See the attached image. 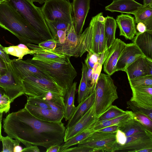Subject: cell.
Returning a JSON list of instances; mask_svg holds the SVG:
<instances>
[{
	"instance_id": "7c38bea8",
	"label": "cell",
	"mask_w": 152,
	"mask_h": 152,
	"mask_svg": "<svg viewBox=\"0 0 152 152\" xmlns=\"http://www.w3.org/2000/svg\"><path fill=\"white\" fill-rule=\"evenodd\" d=\"M90 0H73L72 3V20L77 34L82 33L90 8Z\"/></svg>"
},
{
	"instance_id": "e0dca14e",
	"label": "cell",
	"mask_w": 152,
	"mask_h": 152,
	"mask_svg": "<svg viewBox=\"0 0 152 152\" xmlns=\"http://www.w3.org/2000/svg\"><path fill=\"white\" fill-rule=\"evenodd\" d=\"M143 56L145 57L134 43L126 44L117 63L116 71H125L130 64L137 59Z\"/></svg>"
},
{
	"instance_id": "4dcf8cb0",
	"label": "cell",
	"mask_w": 152,
	"mask_h": 152,
	"mask_svg": "<svg viewBox=\"0 0 152 152\" xmlns=\"http://www.w3.org/2000/svg\"><path fill=\"white\" fill-rule=\"evenodd\" d=\"M33 55L32 59L43 61L58 60L65 58L66 56L64 54L58 53L54 50H37V52Z\"/></svg>"
},
{
	"instance_id": "44dd1931",
	"label": "cell",
	"mask_w": 152,
	"mask_h": 152,
	"mask_svg": "<svg viewBox=\"0 0 152 152\" xmlns=\"http://www.w3.org/2000/svg\"><path fill=\"white\" fill-rule=\"evenodd\" d=\"M143 6L134 0H113L105 9L106 10L112 12H116L133 15Z\"/></svg>"
},
{
	"instance_id": "db71d44e",
	"label": "cell",
	"mask_w": 152,
	"mask_h": 152,
	"mask_svg": "<svg viewBox=\"0 0 152 152\" xmlns=\"http://www.w3.org/2000/svg\"><path fill=\"white\" fill-rule=\"evenodd\" d=\"M108 49L104 50L100 54L98 60V63L101 65H102L108 53Z\"/></svg>"
},
{
	"instance_id": "ac0fdd59",
	"label": "cell",
	"mask_w": 152,
	"mask_h": 152,
	"mask_svg": "<svg viewBox=\"0 0 152 152\" xmlns=\"http://www.w3.org/2000/svg\"><path fill=\"white\" fill-rule=\"evenodd\" d=\"M132 96L129 100L133 104L152 109V87H130Z\"/></svg>"
},
{
	"instance_id": "94428289",
	"label": "cell",
	"mask_w": 152,
	"mask_h": 152,
	"mask_svg": "<svg viewBox=\"0 0 152 152\" xmlns=\"http://www.w3.org/2000/svg\"><path fill=\"white\" fill-rule=\"evenodd\" d=\"M139 152H152V148L144 149L140 150Z\"/></svg>"
},
{
	"instance_id": "8d00e7d4",
	"label": "cell",
	"mask_w": 152,
	"mask_h": 152,
	"mask_svg": "<svg viewBox=\"0 0 152 152\" xmlns=\"http://www.w3.org/2000/svg\"><path fill=\"white\" fill-rule=\"evenodd\" d=\"M128 80L130 87H152V75H147Z\"/></svg>"
},
{
	"instance_id": "11a10c76",
	"label": "cell",
	"mask_w": 152,
	"mask_h": 152,
	"mask_svg": "<svg viewBox=\"0 0 152 152\" xmlns=\"http://www.w3.org/2000/svg\"><path fill=\"white\" fill-rule=\"evenodd\" d=\"M97 20L100 23H104L105 20V18L103 15V13L100 12L97 15Z\"/></svg>"
},
{
	"instance_id": "ffe728a7",
	"label": "cell",
	"mask_w": 152,
	"mask_h": 152,
	"mask_svg": "<svg viewBox=\"0 0 152 152\" xmlns=\"http://www.w3.org/2000/svg\"><path fill=\"white\" fill-rule=\"evenodd\" d=\"M25 107L37 118L50 122L61 121L64 118V113H57L50 109L42 108L26 103Z\"/></svg>"
},
{
	"instance_id": "5b68a950",
	"label": "cell",
	"mask_w": 152,
	"mask_h": 152,
	"mask_svg": "<svg viewBox=\"0 0 152 152\" xmlns=\"http://www.w3.org/2000/svg\"><path fill=\"white\" fill-rule=\"evenodd\" d=\"M117 89L110 75L100 73L94 90L95 110L98 118L118 98Z\"/></svg>"
},
{
	"instance_id": "d6986e66",
	"label": "cell",
	"mask_w": 152,
	"mask_h": 152,
	"mask_svg": "<svg viewBox=\"0 0 152 152\" xmlns=\"http://www.w3.org/2000/svg\"><path fill=\"white\" fill-rule=\"evenodd\" d=\"M115 20L120 30V36L132 40L137 33L134 18L130 15L122 13L117 16Z\"/></svg>"
},
{
	"instance_id": "c3c4849f",
	"label": "cell",
	"mask_w": 152,
	"mask_h": 152,
	"mask_svg": "<svg viewBox=\"0 0 152 152\" xmlns=\"http://www.w3.org/2000/svg\"><path fill=\"white\" fill-rule=\"evenodd\" d=\"M40 150L37 145H31L26 146L23 149L22 152H39Z\"/></svg>"
},
{
	"instance_id": "1f68e13d",
	"label": "cell",
	"mask_w": 152,
	"mask_h": 152,
	"mask_svg": "<svg viewBox=\"0 0 152 152\" xmlns=\"http://www.w3.org/2000/svg\"><path fill=\"white\" fill-rule=\"evenodd\" d=\"M3 50L7 54L17 57L20 60H22L26 55L28 54L33 55L37 52L36 50L30 49L28 47L22 48L17 45L4 47Z\"/></svg>"
},
{
	"instance_id": "f35d334b",
	"label": "cell",
	"mask_w": 152,
	"mask_h": 152,
	"mask_svg": "<svg viewBox=\"0 0 152 152\" xmlns=\"http://www.w3.org/2000/svg\"><path fill=\"white\" fill-rule=\"evenodd\" d=\"M127 104L129 108L132 110L133 112L144 114L152 120V109L146 108L134 104L130 100L127 102Z\"/></svg>"
},
{
	"instance_id": "f546056e",
	"label": "cell",
	"mask_w": 152,
	"mask_h": 152,
	"mask_svg": "<svg viewBox=\"0 0 152 152\" xmlns=\"http://www.w3.org/2000/svg\"><path fill=\"white\" fill-rule=\"evenodd\" d=\"M118 129L124 132L126 137L140 133L150 131L140 122L134 118L128 121L122 126L119 127Z\"/></svg>"
},
{
	"instance_id": "f5cc1de1",
	"label": "cell",
	"mask_w": 152,
	"mask_h": 152,
	"mask_svg": "<svg viewBox=\"0 0 152 152\" xmlns=\"http://www.w3.org/2000/svg\"><path fill=\"white\" fill-rule=\"evenodd\" d=\"M61 145L56 144L51 146L46 149V152H60Z\"/></svg>"
},
{
	"instance_id": "52a82bcc",
	"label": "cell",
	"mask_w": 152,
	"mask_h": 152,
	"mask_svg": "<svg viewBox=\"0 0 152 152\" xmlns=\"http://www.w3.org/2000/svg\"><path fill=\"white\" fill-rule=\"evenodd\" d=\"M22 82L25 94L29 97L42 96L48 91L65 96L63 89L50 78L29 75L23 78Z\"/></svg>"
},
{
	"instance_id": "cb8c5ba5",
	"label": "cell",
	"mask_w": 152,
	"mask_h": 152,
	"mask_svg": "<svg viewBox=\"0 0 152 152\" xmlns=\"http://www.w3.org/2000/svg\"><path fill=\"white\" fill-rule=\"evenodd\" d=\"M78 42V35L75 30L73 22L68 30L64 43L57 47L54 51L65 54L75 48Z\"/></svg>"
},
{
	"instance_id": "484cf974",
	"label": "cell",
	"mask_w": 152,
	"mask_h": 152,
	"mask_svg": "<svg viewBox=\"0 0 152 152\" xmlns=\"http://www.w3.org/2000/svg\"><path fill=\"white\" fill-rule=\"evenodd\" d=\"M98 119L61 145L60 152L70 147L78 144L95 131L94 127Z\"/></svg>"
},
{
	"instance_id": "f907efd6",
	"label": "cell",
	"mask_w": 152,
	"mask_h": 152,
	"mask_svg": "<svg viewBox=\"0 0 152 152\" xmlns=\"http://www.w3.org/2000/svg\"><path fill=\"white\" fill-rule=\"evenodd\" d=\"M84 63L86 64L87 67L86 72L87 79L88 81L90 83L91 86V84L92 82V75L93 72L92 69L89 66L86 61H85Z\"/></svg>"
},
{
	"instance_id": "f6af8a7d",
	"label": "cell",
	"mask_w": 152,
	"mask_h": 152,
	"mask_svg": "<svg viewBox=\"0 0 152 152\" xmlns=\"http://www.w3.org/2000/svg\"><path fill=\"white\" fill-rule=\"evenodd\" d=\"M4 47L0 44V57L4 62L7 64H9L11 59L10 58L9 55L6 53L3 50Z\"/></svg>"
},
{
	"instance_id": "6f0895ef",
	"label": "cell",
	"mask_w": 152,
	"mask_h": 152,
	"mask_svg": "<svg viewBox=\"0 0 152 152\" xmlns=\"http://www.w3.org/2000/svg\"><path fill=\"white\" fill-rule=\"evenodd\" d=\"M143 6H146L148 5H152V0H143Z\"/></svg>"
},
{
	"instance_id": "be15d7a7",
	"label": "cell",
	"mask_w": 152,
	"mask_h": 152,
	"mask_svg": "<svg viewBox=\"0 0 152 152\" xmlns=\"http://www.w3.org/2000/svg\"><path fill=\"white\" fill-rule=\"evenodd\" d=\"M4 94H6L4 91L0 88V99Z\"/></svg>"
},
{
	"instance_id": "bcb514c9",
	"label": "cell",
	"mask_w": 152,
	"mask_h": 152,
	"mask_svg": "<svg viewBox=\"0 0 152 152\" xmlns=\"http://www.w3.org/2000/svg\"><path fill=\"white\" fill-rule=\"evenodd\" d=\"M87 54L88 59L94 64L98 62V60L99 57V54L95 53L91 50H90L87 52Z\"/></svg>"
},
{
	"instance_id": "d4e9b609",
	"label": "cell",
	"mask_w": 152,
	"mask_h": 152,
	"mask_svg": "<svg viewBox=\"0 0 152 152\" xmlns=\"http://www.w3.org/2000/svg\"><path fill=\"white\" fill-rule=\"evenodd\" d=\"M77 85V82L73 83L64 97L65 104L64 118L66 121H69L71 118L76 108L74 101Z\"/></svg>"
},
{
	"instance_id": "836d02e7",
	"label": "cell",
	"mask_w": 152,
	"mask_h": 152,
	"mask_svg": "<svg viewBox=\"0 0 152 152\" xmlns=\"http://www.w3.org/2000/svg\"><path fill=\"white\" fill-rule=\"evenodd\" d=\"M127 112L121 109L117 106L112 105L98 118L97 122L112 119L121 115Z\"/></svg>"
},
{
	"instance_id": "e7e4bbea",
	"label": "cell",
	"mask_w": 152,
	"mask_h": 152,
	"mask_svg": "<svg viewBox=\"0 0 152 152\" xmlns=\"http://www.w3.org/2000/svg\"><path fill=\"white\" fill-rule=\"evenodd\" d=\"M10 0H0V4L5 3L9 2Z\"/></svg>"
},
{
	"instance_id": "6da1fadb",
	"label": "cell",
	"mask_w": 152,
	"mask_h": 152,
	"mask_svg": "<svg viewBox=\"0 0 152 152\" xmlns=\"http://www.w3.org/2000/svg\"><path fill=\"white\" fill-rule=\"evenodd\" d=\"M4 132L26 146L36 145L46 149L64 143L66 127L61 121L50 122L39 119L25 107L8 114L3 120Z\"/></svg>"
},
{
	"instance_id": "7dc6e473",
	"label": "cell",
	"mask_w": 152,
	"mask_h": 152,
	"mask_svg": "<svg viewBox=\"0 0 152 152\" xmlns=\"http://www.w3.org/2000/svg\"><path fill=\"white\" fill-rule=\"evenodd\" d=\"M119 127L116 125H113L100 129L95 131L105 132H115L119 129Z\"/></svg>"
},
{
	"instance_id": "8fae6325",
	"label": "cell",
	"mask_w": 152,
	"mask_h": 152,
	"mask_svg": "<svg viewBox=\"0 0 152 152\" xmlns=\"http://www.w3.org/2000/svg\"><path fill=\"white\" fill-rule=\"evenodd\" d=\"M152 148V132L148 131L127 137L123 145L117 144L113 152H139L145 148Z\"/></svg>"
},
{
	"instance_id": "ab89813d",
	"label": "cell",
	"mask_w": 152,
	"mask_h": 152,
	"mask_svg": "<svg viewBox=\"0 0 152 152\" xmlns=\"http://www.w3.org/2000/svg\"><path fill=\"white\" fill-rule=\"evenodd\" d=\"M133 118L140 122L148 130L152 132V120L146 115L136 112H133Z\"/></svg>"
},
{
	"instance_id": "9f6ffc18",
	"label": "cell",
	"mask_w": 152,
	"mask_h": 152,
	"mask_svg": "<svg viewBox=\"0 0 152 152\" xmlns=\"http://www.w3.org/2000/svg\"><path fill=\"white\" fill-rule=\"evenodd\" d=\"M21 146L19 145L15 146L13 150V152H21L23 149Z\"/></svg>"
},
{
	"instance_id": "83f0119b",
	"label": "cell",
	"mask_w": 152,
	"mask_h": 152,
	"mask_svg": "<svg viewBox=\"0 0 152 152\" xmlns=\"http://www.w3.org/2000/svg\"><path fill=\"white\" fill-rule=\"evenodd\" d=\"M133 15L135 23H144L146 26L147 31H152V5L143 6Z\"/></svg>"
},
{
	"instance_id": "d6a6232c",
	"label": "cell",
	"mask_w": 152,
	"mask_h": 152,
	"mask_svg": "<svg viewBox=\"0 0 152 152\" xmlns=\"http://www.w3.org/2000/svg\"><path fill=\"white\" fill-rule=\"evenodd\" d=\"M58 42L55 39H48L38 45L28 44L26 45L30 49L39 51H54L57 48Z\"/></svg>"
},
{
	"instance_id": "9a60e30c",
	"label": "cell",
	"mask_w": 152,
	"mask_h": 152,
	"mask_svg": "<svg viewBox=\"0 0 152 152\" xmlns=\"http://www.w3.org/2000/svg\"><path fill=\"white\" fill-rule=\"evenodd\" d=\"M10 62L16 73L21 81L23 78L29 75L51 78L46 72L27 60L14 59L11 60Z\"/></svg>"
},
{
	"instance_id": "e575fe53",
	"label": "cell",
	"mask_w": 152,
	"mask_h": 152,
	"mask_svg": "<svg viewBox=\"0 0 152 152\" xmlns=\"http://www.w3.org/2000/svg\"><path fill=\"white\" fill-rule=\"evenodd\" d=\"M132 118L130 112L127 111L125 114L112 119L103 121L102 123V127H105L113 125H117L121 126Z\"/></svg>"
},
{
	"instance_id": "30bf717a",
	"label": "cell",
	"mask_w": 152,
	"mask_h": 152,
	"mask_svg": "<svg viewBox=\"0 0 152 152\" xmlns=\"http://www.w3.org/2000/svg\"><path fill=\"white\" fill-rule=\"evenodd\" d=\"M0 88L9 96L11 103L18 97L25 94L22 81L16 73L10 61L8 64L7 72L0 75Z\"/></svg>"
},
{
	"instance_id": "680465c9",
	"label": "cell",
	"mask_w": 152,
	"mask_h": 152,
	"mask_svg": "<svg viewBox=\"0 0 152 152\" xmlns=\"http://www.w3.org/2000/svg\"><path fill=\"white\" fill-rule=\"evenodd\" d=\"M3 113H0V141H1L2 137V135L1 134V121L2 119Z\"/></svg>"
},
{
	"instance_id": "681fc988",
	"label": "cell",
	"mask_w": 152,
	"mask_h": 152,
	"mask_svg": "<svg viewBox=\"0 0 152 152\" xmlns=\"http://www.w3.org/2000/svg\"><path fill=\"white\" fill-rule=\"evenodd\" d=\"M8 64L5 63L0 57V71L1 72V75H3L7 72L8 70Z\"/></svg>"
},
{
	"instance_id": "4fadbf2b",
	"label": "cell",
	"mask_w": 152,
	"mask_h": 152,
	"mask_svg": "<svg viewBox=\"0 0 152 152\" xmlns=\"http://www.w3.org/2000/svg\"><path fill=\"white\" fill-rule=\"evenodd\" d=\"M126 44L120 39L116 38L107 49V54L103 64L104 71L107 74L111 76L116 72L117 63Z\"/></svg>"
},
{
	"instance_id": "91938a15",
	"label": "cell",
	"mask_w": 152,
	"mask_h": 152,
	"mask_svg": "<svg viewBox=\"0 0 152 152\" xmlns=\"http://www.w3.org/2000/svg\"><path fill=\"white\" fill-rule=\"evenodd\" d=\"M32 2H37L39 4H42L47 0H30ZM69 1V0H67Z\"/></svg>"
},
{
	"instance_id": "603a6c76",
	"label": "cell",
	"mask_w": 152,
	"mask_h": 152,
	"mask_svg": "<svg viewBox=\"0 0 152 152\" xmlns=\"http://www.w3.org/2000/svg\"><path fill=\"white\" fill-rule=\"evenodd\" d=\"M95 98L94 91L87 98L79 103L78 105L76 107L75 111L72 117L68 121L66 128L72 126L87 112L94 103Z\"/></svg>"
},
{
	"instance_id": "b9f144b4",
	"label": "cell",
	"mask_w": 152,
	"mask_h": 152,
	"mask_svg": "<svg viewBox=\"0 0 152 152\" xmlns=\"http://www.w3.org/2000/svg\"><path fill=\"white\" fill-rule=\"evenodd\" d=\"M94 152L93 149L87 147L79 146L72 148H69L62 152Z\"/></svg>"
},
{
	"instance_id": "ee69618b",
	"label": "cell",
	"mask_w": 152,
	"mask_h": 152,
	"mask_svg": "<svg viewBox=\"0 0 152 152\" xmlns=\"http://www.w3.org/2000/svg\"><path fill=\"white\" fill-rule=\"evenodd\" d=\"M10 100L0 99V113L8 112L10 108Z\"/></svg>"
},
{
	"instance_id": "277c9868",
	"label": "cell",
	"mask_w": 152,
	"mask_h": 152,
	"mask_svg": "<svg viewBox=\"0 0 152 152\" xmlns=\"http://www.w3.org/2000/svg\"><path fill=\"white\" fill-rule=\"evenodd\" d=\"M9 3L42 37L46 40L54 39L41 8L30 0H10Z\"/></svg>"
},
{
	"instance_id": "f1b7e54d",
	"label": "cell",
	"mask_w": 152,
	"mask_h": 152,
	"mask_svg": "<svg viewBox=\"0 0 152 152\" xmlns=\"http://www.w3.org/2000/svg\"><path fill=\"white\" fill-rule=\"evenodd\" d=\"M115 19L113 17L107 16L104 23V31L106 42V48H109L115 39V33L117 28Z\"/></svg>"
},
{
	"instance_id": "816d5d0a",
	"label": "cell",
	"mask_w": 152,
	"mask_h": 152,
	"mask_svg": "<svg viewBox=\"0 0 152 152\" xmlns=\"http://www.w3.org/2000/svg\"><path fill=\"white\" fill-rule=\"evenodd\" d=\"M136 28V30L138 31L137 32L138 33H142L147 31L146 26L142 22L137 23Z\"/></svg>"
},
{
	"instance_id": "6125c7cd",
	"label": "cell",
	"mask_w": 152,
	"mask_h": 152,
	"mask_svg": "<svg viewBox=\"0 0 152 152\" xmlns=\"http://www.w3.org/2000/svg\"><path fill=\"white\" fill-rule=\"evenodd\" d=\"M99 64L98 62L95 64L94 67L92 69L93 72H95Z\"/></svg>"
},
{
	"instance_id": "8992f818",
	"label": "cell",
	"mask_w": 152,
	"mask_h": 152,
	"mask_svg": "<svg viewBox=\"0 0 152 152\" xmlns=\"http://www.w3.org/2000/svg\"><path fill=\"white\" fill-rule=\"evenodd\" d=\"M100 23L97 20V15L92 17L88 27L78 35L77 46L65 55L70 57H81L85 52L90 50L99 54Z\"/></svg>"
},
{
	"instance_id": "74e56055",
	"label": "cell",
	"mask_w": 152,
	"mask_h": 152,
	"mask_svg": "<svg viewBox=\"0 0 152 152\" xmlns=\"http://www.w3.org/2000/svg\"><path fill=\"white\" fill-rule=\"evenodd\" d=\"M2 143L3 148L1 152H13L14 147L19 145L20 142L18 140H14L12 138L7 135L2 136L1 140Z\"/></svg>"
},
{
	"instance_id": "d590c367",
	"label": "cell",
	"mask_w": 152,
	"mask_h": 152,
	"mask_svg": "<svg viewBox=\"0 0 152 152\" xmlns=\"http://www.w3.org/2000/svg\"><path fill=\"white\" fill-rule=\"evenodd\" d=\"M46 23L55 39L57 31L58 30L68 31L71 24L59 20H46Z\"/></svg>"
},
{
	"instance_id": "4316f807",
	"label": "cell",
	"mask_w": 152,
	"mask_h": 152,
	"mask_svg": "<svg viewBox=\"0 0 152 152\" xmlns=\"http://www.w3.org/2000/svg\"><path fill=\"white\" fill-rule=\"evenodd\" d=\"M82 76L78 90L77 102L80 103L87 98L92 92L90 83L88 81L86 75L87 67L86 64L82 62Z\"/></svg>"
},
{
	"instance_id": "7402d4cb",
	"label": "cell",
	"mask_w": 152,
	"mask_h": 152,
	"mask_svg": "<svg viewBox=\"0 0 152 152\" xmlns=\"http://www.w3.org/2000/svg\"><path fill=\"white\" fill-rule=\"evenodd\" d=\"M132 42L146 58L152 60V31L137 32Z\"/></svg>"
},
{
	"instance_id": "ba28073f",
	"label": "cell",
	"mask_w": 152,
	"mask_h": 152,
	"mask_svg": "<svg viewBox=\"0 0 152 152\" xmlns=\"http://www.w3.org/2000/svg\"><path fill=\"white\" fill-rule=\"evenodd\" d=\"M46 20H59L72 23V3L67 0H47L41 8Z\"/></svg>"
},
{
	"instance_id": "03108f58",
	"label": "cell",
	"mask_w": 152,
	"mask_h": 152,
	"mask_svg": "<svg viewBox=\"0 0 152 152\" xmlns=\"http://www.w3.org/2000/svg\"><path fill=\"white\" fill-rule=\"evenodd\" d=\"M0 75H1V72H0Z\"/></svg>"
},
{
	"instance_id": "9c48e42d",
	"label": "cell",
	"mask_w": 152,
	"mask_h": 152,
	"mask_svg": "<svg viewBox=\"0 0 152 152\" xmlns=\"http://www.w3.org/2000/svg\"><path fill=\"white\" fill-rule=\"evenodd\" d=\"M116 132L95 131L78 144V146L87 147L94 152H113L117 144Z\"/></svg>"
},
{
	"instance_id": "7bdbcfd3",
	"label": "cell",
	"mask_w": 152,
	"mask_h": 152,
	"mask_svg": "<svg viewBox=\"0 0 152 152\" xmlns=\"http://www.w3.org/2000/svg\"><path fill=\"white\" fill-rule=\"evenodd\" d=\"M126 136L125 133L119 129L117 130L116 134V140L117 144L120 145H123L126 142Z\"/></svg>"
},
{
	"instance_id": "60d3db41",
	"label": "cell",
	"mask_w": 152,
	"mask_h": 152,
	"mask_svg": "<svg viewBox=\"0 0 152 152\" xmlns=\"http://www.w3.org/2000/svg\"><path fill=\"white\" fill-rule=\"evenodd\" d=\"M100 33L99 44V54H101L106 48V42L104 31V23H100Z\"/></svg>"
},
{
	"instance_id": "7a4b0ae2",
	"label": "cell",
	"mask_w": 152,
	"mask_h": 152,
	"mask_svg": "<svg viewBox=\"0 0 152 152\" xmlns=\"http://www.w3.org/2000/svg\"><path fill=\"white\" fill-rule=\"evenodd\" d=\"M0 26L16 36L20 43L26 45L38 44L46 40L9 2L0 4Z\"/></svg>"
},
{
	"instance_id": "2e32d148",
	"label": "cell",
	"mask_w": 152,
	"mask_h": 152,
	"mask_svg": "<svg viewBox=\"0 0 152 152\" xmlns=\"http://www.w3.org/2000/svg\"><path fill=\"white\" fill-rule=\"evenodd\" d=\"M125 72L128 80L147 75H152V60L144 56L141 57L129 66Z\"/></svg>"
},
{
	"instance_id": "3957f363",
	"label": "cell",
	"mask_w": 152,
	"mask_h": 152,
	"mask_svg": "<svg viewBox=\"0 0 152 152\" xmlns=\"http://www.w3.org/2000/svg\"><path fill=\"white\" fill-rule=\"evenodd\" d=\"M70 58L66 56L62 59L53 61H40L30 58L27 60L47 74L63 89L65 95L77 75Z\"/></svg>"
},
{
	"instance_id": "5bb4252c",
	"label": "cell",
	"mask_w": 152,
	"mask_h": 152,
	"mask_svg": "<svg viewBox=\"0 0 152 152\" xmlns=\"http://www.w3.org/2000/svg\"><path fill=\"white\" fill-rule=\"evenodd\" d=\"M98 118L95 110L94 102L87 112L72 126L66 128L64 138L66 142Z\"/></svg>"
}]
</instances>
